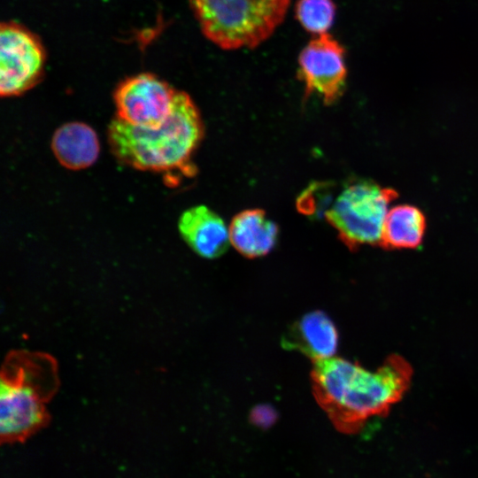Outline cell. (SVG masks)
<instances>
[{"instance_id":"8992f818","label":"cell","mask_w":478,"mask_h":478,"mask_svg":"<svg viewBox=\"0 0 478 478\" xmlns=\"http://www.w3.org/2000/svg\"><path fill=\"white\" fill-rule=\"evenodd\" d=\"M46 61L39 37L15 21H3L0 27V94L18 96L35 87L42 79Z\"/></svg>"},{"instance_id":"30bf717a","label":"cell","mask_w":478,"mask_h":478,"mask_svg":"<svg viewBox=\"0 0 478 478\" xmlns=\"http://www.w3.org/2000/svg\"><path fill=\"white\" fill-rule=\"evenodd\" d=\"M282 344L297 350L314 361L331 358L338 344V334L331 320L322 312H312L297 321L283 336Z\"/></svg>"},{"instance_id":"4fadbf2b","label":"cell","mask_w":478,"mask_h":478,"mask_svg":"<svg viewBox=\"0 0 478 478\" xmlns=\"http://www.w3.org/2000/svg\"><path fill=\"white\" fill-rule=\"evenodd\" d=\"M426 230L424 213L416 206L398 204L386 215L381 243L385 249H413L422 242Z\"/></svg>"},{"instance_id":"5b68a950","label":"cell","mask_w":478,"mask_h":478,"mask_svg":"<svg viewBox=\"0 0 478 478\" xmlns=\"http://www.w3.org/2000/svg\"><path fill=\"white\" fill-rule=\"evenodd\" d=\"M14 364L3 374L0 386V434L3 443H23L49 421L47 396L35 376L31 359Z\"/></svg>"},{"instance_id":"5bb4252c","label":"cell","mask_w":478,"mask_h":478,"mask_svg":"<svg viewBox=\"0 0 478 478\" xmlns=\"http://www.w3.org/2000/svg\"><path fill=\"white\" fill-rule=\"evenodd\" d=\"M295 14L301 26L315 36L328 33L333 25L335 5L333 0H298Z\"/></svg>"},{"instance_id":"7c38bea8","label":"cell","mask_w":478,"mask_h":478,"mask_svg":"<svg viewBox=\"0 0 478 478\" xmlns=\"http://www.w3.org/2000/svg\"><path fill=\"white\" fill-rule=\"evenodd\" d=\"M228 228L230 243L248 258L269 253L278 236V227L260 209L239 212L233 218Z\"/></svg>"},{"instance_id":"9c48e42d","label":"cell","mask_w":478,"mask_h":478,"mask_svg":"<svg viewBox=\"0 0 478 478\" xmlns=\"http://www.w3.org/2000/svg\"><path fill=\"white\" fill-rule=\"evenodd\" d=\"M178 229L187 244L205 258L220 257L230 244L228 227L205 205L185 210L179 218Z\"/></svg>"},{"instance_id":"7a4b0ae2","label":"cell","mask_w":478,"mask_h":478,"mask_svg":"<svg viewBox=\"0 0 478 478\" xmlns=\"http://www.w3.org/2000/svg\"><path fill=\"white\" fill-rule=\"evenodd\" d=\"M114 157L142 171L179 172L191 176V158L202 140L204 126L198 109L184 91H178L173 111L157 127H141L115 117L108 126Z\"/></svg>"},{"instance_id":"6da1fadb","label":"cell","mask_w":478,"mask_h":478,"mask_svg":"<svg viewBox=\"0 0 478 478\" xmlns=\"http://www.w3.org/2000/svg\"><path fill=\"white\" fill-rule=\"evenodd\" d=\"M410 364L390 355L376 371L349 360H317L312 372V390L319 405L341 432L358 431L368 419L388 412L408 389Z\"/></svg>"},{"instance_id":"52a82bcc","label":"cell","mask_w":478,"mask_h":478,"mask_svg":"<svg viewBox=\"0 0 478 478\" xmlns=\"http://www.w3.org/2000/svg\"><path fill=\"white\" fill-rule=\"evenodd\" d=\"M178 91L151 73L127 77L114 90L116 117L132 126L157 127L171 114Z\"/></svg>"},{"instance_id":"8fae6325","label":"cell","mask_w":478,"mask_h":478,"mask_svg":"<svg viewBox=\"0 0 478 478\" xmlns=\"http://www.w3.org/2000/svg\"><path fill=\"white\" fill-rule=\"evenodd\" d=\"M50 145L59 164L70 170L89 167L96 162L100 151L95 130L79 121L58 127L52 135Z\"/></svg>"},{"instance_id":"277c9868","label":"cell","mask_w":478,"mask_h":478,"mask_svg":"<svg viewBox=\"0 0 478 478\" xmlns=\"http://www.w3.org/2000/svg\"><path fill=\"white\" fill-rule=\"evenodd\" d=\"M397 192L369 181L348 184L333 201L325 216L350 249L381 243L389 204Z\"/></svg>"},{"instance_id":"3957f363","label":"cell","mask_w":478,"mask_h":478,"mask_svg":"<svg viewBox=\"0 0 478 478\" xmlns=\"http://www.w3.org/2000/svg\"><path fill=\"white\" fill-rule=\"evenodd\" d=\"M290 0H188L203 35L223 50L253 49L283 21Z\"/></svg>"},{"instance_id":"ba28073f","label":"cell","mask_w":478,"mask_h":478,"mask_svg":"<svg viewBox=\"0 0 478 478\" xmlns=\"http://www.w3.org/2000/svg\"><path fill=\"white\" fill-rule=\"evenodd\" d=\"M297 74L306 96L316 93L325 104L335 103L347 76L343 47L328 33L315 35L299 54Z\"/></svg>"}]
</instances>
